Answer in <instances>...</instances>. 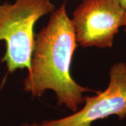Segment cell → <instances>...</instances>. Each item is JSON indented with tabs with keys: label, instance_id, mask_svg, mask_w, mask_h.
I'll list each match as a JSON object with an SVG mask.
<instances>
[{
	"label": "cell",
	"instance_id": "obj_1",
	"mask_svg": "<svg viewBox=\"0 0 126 126\" xmlns=\"http://www.w3.org/2000/svg\"><path fill=\"white\" fill-rule=\"evenodd\" d=\"M67 0L53 11L47 25L35 35L31 67L24 79V90L32 97H41L46 90L56 94L58 104L73 112L85 102L83 93L98 91L78 84L71 74L77 39L72 20L66 11Z\"/></svg>",
	"mask_w": 126,
	"mask_h": 126
},
{
	"label": "cell",
	"instance_id": "obj_2",
	"mask_svg": "<svg viewBox=\"0 0 126 126\" xmlns=\"http://www.w3.org/2000/svg\"><path fill=\"white\" fill-rule=\"evenodd\" d=\"M55 9L50 0H16L14 4L0 5V41L6 44L1 62L6 63L9 73L19 69H30L34 25Z\"/></svg>",
	"mask_w": 126,
	"mask_h": 126
},
{
	"label": "cell",
	"instance_id": "obj_3",
	"mask_svg": "<svg viewBox=\"0 0 126 126\" xmlns=\"http://www.w3.org/2000/svg\"><path fill=\"white\" fill-rule=\"evenodd\" d=\"M77 42L84 48H111L124 25L120 0H83L72 20Z\"/></svg>",
	"mask_w": 126,
	"mask_h": 126
},
{
	"label": "cell",
	"instance_id": "obj_4",
	"mask_svg": "<svg viewBox=\"0 0 126 126\" xmlns=\"http://www.w3.org/2000/svg\"><path fill=\"white\" fill-rule=\"evenodd\" d=\"M95 96L85 97V106L74 114L58 120L44 121L40 126H91L99 119L116 115L122 121L126 117V64H113L109 70L107 89Z\"/></svg>",
	"mask_w": 126,
	"mask_h": 126
},
{
	"label": "cell",
	"instance_id": "obj_5",
	"mask_svg": "<svg viewBox=\"0 0 126 126\" xmlns=\"http://www.w3.org/2000/svg\"><path fill=\"white\" fill-rule=\"evenodd\" d=\"M120 3L121 4L122 7L124 9V25H123V27H125L124 31L126 34V0H120Z\"/></svg>",
	"mask_w": 126,
	"mask_h": 126
},
{
	"label": "cell",
	"instance_id": "obj_6",
	"mask_svg": "<svg viewBox=\"0 0 126 126\" xmlns=\"http://www.w3.org/2000/svg\"><path fill=\"white\" fill-rule=\"evenodd\" d=\"M21 126H40V125L37 124L36 123H33L32 124H28V123H24Z\"/></svg>",
	"mask_w": 126,
	"mask_h": 126
},
{
	"label": "cell",
	"instance_id": "obj_7",
	"mask_svg": "<svg viewBox=\"0 0 126 126\" xmlns=\"http://www.w3.org/2000/svg\"><path fill=\"white\" fill-rule=\"evenodd\" d=\"M1 87H2V86H1V87H0V90H1Z\"/></svg>",
	"mask_w": 126,
	"mask_h": 126
}]
</instances>
